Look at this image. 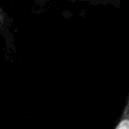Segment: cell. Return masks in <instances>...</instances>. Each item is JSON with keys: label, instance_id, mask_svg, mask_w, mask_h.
I'll return each mask as SVG.
<instances>
[{"label": "cell", "instance_id": "cell-1", "mask_svg": "<svg viewBox=\"0 0 129 129\" xmlns=\"http://www.w3.org/2000/svg\"><path fill=\"white\" fill-rule=\"evenodd\" d=\"M115 129H129V96H127L121 118Z\"/></svg>", "mask_w": 129, "mask_h": 129}, {"label": "cell", "instance_id": "cell-3", "mask_svg": "<svg viewBox=\"0 0 129 129\" xmlns=\"http://www.w3.org/2000/svg\"><path fill=\"white\" fill-rule=\"evenodd\" d=\"M34 1H35V3L37 5V6H45V5H46L49 1H50V0H34Z\"/></svg>", "mask_w": 129, "mask_h": 129}, {"label": "cell", "instance_id": "cell-2", "mask_svg": "<svg viewBox=\"0 0 129 129\" xmlns=\"http://www.w3.org/2000/svg\"><path fill=\"white\" fill-rule=\"evenodd\" d=\"M10 18L4 9L0 6V29L4 28L9 24Z\"/></svg>", "mask_w": 129, "mask_h": 129}]
</instances>
